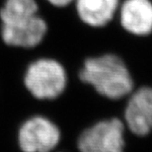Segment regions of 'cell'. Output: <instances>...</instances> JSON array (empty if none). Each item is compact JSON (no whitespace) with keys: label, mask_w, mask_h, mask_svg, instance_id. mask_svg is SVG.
I'll list each match as a JSON object with an SVG mask.
<instances>
[{"label":"cell","mask_w":152,"mask_h":152,"mask_svg":"<svg viewBox=\"0 0 152 152\" xmlns=\"http://www.w3.org/2000/svg\"><path fill=\"white\" fill-rule=\"evenodd\" d=\"M60 141L59 126L42 114L29 115L17 129V143L21 152H54Z\"/></svg>","instance_id":"obj_4"},{"label":"cell","mask_w":152,"mask_h":152,"mask_svg":"<svg viewBox=\"0 0 152 152\" xmlns=\"http://www.w3.org/2000/svg\"><path fill=\"white\" fill-rule=\"evenodd\" d=\"M77 76L82 83L92 88L100 97L110 101H124L135 89L129 66L114 53L86 57Z\"/></svg>","instance_id":"obj_1"},{"label":"cell","mask_w":152,"mask_h":152,"mask_svg":"<svg viewBox=\"0 0 152 152\" xmlns=\"http://www.w3.org/2000/svg\"><path fill=\"white\" fill-rule=\"evenodd\" d=\"M121 0H75L72 8L82 24L92 29H102L117 18Z\"/></svg>","instance_id":"obj_8"},{"label":"cell","mask_w":152,"mask_h":152,"mask_svg":"<svg viewBox=\"0 0 152 152\" xmlns=\"http://www.w3.org/2000/svg\"><path fill=\"white\" fill-rule=\"evenodd\" d=\"M115 20L126 34L148 37L152 34V0H121Z\"/></svg>","instance_id":"obj_7"},{"label":"cell","mask_w":152,"mask_h":152,"mask_svg":"<svg viewBox=\"0 0 152 152\" xmlns=\"http://www.w3.org/2000/svg\"><path fill=\"white\" fill-rule=\"evenodd\" d=\"M45 4L53 8L56 9H65L68 7H71L73 5L75 0H42Z\"/></svg>","instance_id":"obj_10"},{"label":"cell","mask_w":152,"mask_h":152,"mask_svg":"<svg viewBox=\"0 0 152 152\" xmlns=\"http://www.w3.org/2000/svg\"><path fill=\"white\" fill-rule=\"evenodd\" d=\"M54 152H65V151H62V150H56Z\"/></svg>","instance_id":"obj_11"},{"label":"cell","mask_w":152,"mask_h":152,"mask_svg":"<svg viewBox=\"0 0 152 152\" xmlns=\"http://www.w3.org/2000/svg\"><path fill=\"white\" fill-rule=\"evenodd\" d=\"M48 31L47 20L41 14L14 24H0V37L7 47L33 50L39 47Z\"/></svg>","instance_id":"obj_6"},{"label":"cell","mask_w":152,"mask_h":152,"mask_svg":"<svg viewBox=\"0 0 152 152\" xmlns=\"http://www.w3.org/2000/svg\"><path fill=\"white\" fill-rule=\"evenodd\" d=\"M127 130L120 117L98 120L82 130L76 139L77 152H124Z\"/></svg>","instance_id":"obj_3"},{"label":"cell","mask_w":152,"mask_h":152,"mask_svg":"<svg viewBox=\"0 0 152 152\" xmlns=\"http://www.w3.org/2000/svg\"><path fill=\"white\" fill-rule=\"evenodd\" d=\"M23 84L37 101H54L67 88L68 73L65 66L56 58L39 56L31 60L26 66Z\"/></svg>","instance_id":"obj_2"},{"label":"cell","mask_w":152,"mask_h":152,"mask_svg":"<svg viewBox=\"0 0 152 152\" xmlns=\"http://www.w3.org/2000/svg\"><path fill=\"white\" fill-rule=\"evenodd\" d=\"M127 132L132 135L146 136L152 132V87H135L124 100L121 114Z\"/></svg>","instance_id":"obj_5"},{"label":"cell","mask_w":152,"mask_h":152,"mask_svg":"<svg viewBox=\"0 0 152 152\" xmlns=\"http://www.w3.org/2000/svg\"><path fill=\"white\" fill-rule=\"evenodd\" d=\"M39 0H3L0 6V24L8 25L28 20L39 13Z\"/></svg>","instance_id":"obj_9"}]
</instances>
